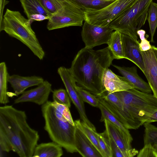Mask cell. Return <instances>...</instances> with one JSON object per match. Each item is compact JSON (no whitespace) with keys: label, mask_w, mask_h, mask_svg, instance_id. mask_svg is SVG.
I'll return each instance as SVG.
<instances>
[{"label":"cell","mask_w":157,"mask_h":157,"mask_svg":"<svg viewBox=\"0 0 157 157\" xmlns=\"http://www.w3.org/2000/svg\"><path fill=\"white\" fill-rule=\"evenodd\" d=\"M62 148L53 141L41 143L36 146L33 157H60L63 154Z\"/></svg>","instance_id":"obj_21"},{"label":"cell","mask_w":157,"mask_h":157,"mask_svg":"<svg viewBox=\"0 0 157 157\" xmlns=\"http://www.w3.org/2000/svg\"><path fill=\"white\" fill-rule=\"evenodd\" d=\"M113 66L118 70L123 77L134 86L135 88L144 93L151 92L152 90L149 84L138 75L136 67H126L117 65H113Z\"/></svg>","instance_id":"obj_20"},{"label":"cell","mask_w":157,"mask_h":157,"mask_svg":"<svg viewBox=\"0 0 157 157\" xmlns=\"http://www.w3.org/2000/svg\"><path fill=\"white\" fill-rule=\"evenodd\" d=\"M74 122L76 127L85 135L101 155L102 157H106L105 153L100 147L96 134L97 132L93 130L83 122H81L79 120H75Z\"/></svg>","instance_id":"obj_26"},{"label":"cell","mask_w":157,"mask_h":157,"mask_svg":"<svg viewBox=\"0 0 157 157\" xmlns=\"http://www.w3.org/2000/svg\"><path fill=\"white\" fill-rule=\"evenodd\" d=\"M98 108L100 109L101 114L100 121H104L105 119L109 120L119 129L126 140L131 144L133 138L129 129L126 128L113 115L100 103Z\"/></svg>","instance_id":"obj_22"},{"label":"cell","mask_w":157,"mask_h":157,"mask_svg":"<svg viewBox=\"0 0 157 157\" xmlns=\"http://www.w3.org/2000/svg\"><path fill=\"white\" fill-rule=\"evenodd\" d=\"M152 2L153 0H139L111 22L109 26L114 31L138 41L137 31L147 19L148 9Z\"/></svg>","instance_id":"obj_6"},{"label":"cell","mask_w":157,"mask_h":157,"mask_svg":"<svg viewBox=\"0 0 157 157\" xmlns=\"http://www.w3.org/2000/svg\"><path fill=\"white\" fill-rule=\"evenodd\" d=\"M39 0L42 6L50 15V17L57 14V9L51 0Z\"/></svg>","instance_id":"obj_35"},{"label":"cell","mask_w":157,"mask_h":157,"mask_svg":"<svg viewBox=\"0 0 157 157\" xmlns=\"http://www.w3.org/2000/svg\"><path fill=\"white\" fill-rule=\"evenodd\" d=\"M24 12L31 23L48 20L50 16L39 0H20Z\"/></svg>","instance_id":"obj_18"},{"label":"cell","mask_w":157,"mask_h":157,"mask_svg":"<svg viewBox=\"0 0 157 157\" xmlns=\"http://www.w3.org/2000/svg\"><path fill=\"white\" fill-rule=\"evenodd\" d=\"M139 0H116L105 8L98 11H84V21L103 27L109 24Z\"/></svg>","instance_id":"obj_8"},{"label":"cell","mask_w":157,"mask_h":157,"mask_svg":"<svg viewBox=\"0 0 157 157\" xmlns=\"http://www.w3.org/2000/svg\"><path fill=\"white\" fill-rule=\"evenodd\" d=\"M114 59L108 46L98 50L85 47L78 52L69 69L80 87L101 97L106 92L103 83L104 75Z\"/></svg>","instance_id":"obj_1"},{"label":"cell","mask_w":157,"mask_h":157,"mask_svg":"<svg viewBox=\"0 0 157 157\" xmlns=\"http://www.w3.org/2000/svg\"><path fill=\"white\" fill-rule=\"evenodd\" d=\"M152 157H157V144L152 148Z\"/></svg>","instance_id":"obj_38"},{"label":"cell","mask_w":157,"mask_h":157,"mask_svg":"<svg viewBox=\"0 0 157 157\" xmlns=\"http://www.w3.org/2000/svg\"><path fill=\"white\" fill-rule=\"evenodd\" d=\"M52 90V84L47 80L34 88L25 91L14 100V104L31 102L39 105H44L47 101Z\"/></svg>","instance_id":"obj_12"},{"label":"cell","mask_w":157,"mask_h":157,"mask_svg":"<svg viewBox=\"0 0 157 157\" xmlns=\"http://www.w3.org/2000/svg\"><path fill=\"white\" fill-rule=\"evenodd\" d=\"M105 130L112 137L126 157H133L137 155L138 151L133 148L131 144L125 139L119 129L108 120H104Z\"/></svg>","instance_id":"obj_16"},{"label":"cell","mask_w":157,"mask_h":157,"mask_svg":"<svg viewBox=\"0 0 157 157\" xmlns=\"http://www.w3.org/2000/svg\"><path fill=\"white\" fill-rule=\"evenodd\" d=\"M51 102L48 101L41 107L44 121V130L52 141L61 146L67 152L71 153L77 152L75 144L76 125L58 118Z\"/></svg>","instance_id":"obj_5"},{"label":"cell","mask_w":157,"mask_h":157,"mask_svg":"<svg viewBox=\"0 0 157 157\" xmlns=\"http://www.w3.org/2000/svg\"><path fill=\"white\" fill-rule=\"evenodd\" d=\"M25 112L12 105L0 107V132L9 140L12 151L20 157H32L39 139L28 124Z\"/></svg>","instance_id":"obj_2"},{"label":"cell","mask_w":157,"mask_h":157,"mask_svg":"<svg viewBox=\"0 0 157 157\" xmlns=\"http://www.w3.org/2000/svg\"><path fill=\"white\" fill-rule=\"evenodd\" d=\"M144 135V145L153 147L157 144V127L150 123H145Z\"/></svg>","instance_id":"obj_27"},{"label":"cell","mask_w":157,"mask_h":157,"mask_svg":"<svg viewBox=\"0 0 157 157\" xmlns=\"http://www.w3.org/2000/svg\"><path fill=\"white\" fill-rule=\"evenodd\" d=\"M76 89L84 102L88 103L93 107H98L99 104L98 97L77 85L76 86Z\"/></svg>","instance_id":"obj_29"},{"label":"cell","mask_w":157,"mask_h":157,"mask_svg":"<svg viewBox=\"0 0 157 157\" xmlns=\"http://www.w3.org/2000/svg\"><path fill=\"white\" fill-rule=\"evenodd\" d=\"M84 21L81 36L85 47L93 48L103 44H107L114 30L109 26L103 27Z\"/></svg>","instance_id":"obj_10"},{"label":"cell","mask_w":157,"mask_h":157,"mask_svg":"<svg viewBox=\"0 0 157 157\" xmlns=\"http://www.w3.org/2000/svg\"><path fill=\"white\" fill-rule=\"evenodd\" d=\"M0 152H8L12 151L11 145L9 140L2 132H0Z\"/></svg>","instance_id":"obj_36"},{"label":"cell","mask_w":157,"mask_h":157,"mask_svg":"<svg viewBox=\"0 0 157 157\" xmlns=\"http://www.w3.org/2000/svg\"><path fill=\"white\" fill-rule=\"evenodd\" d=\"M100 103L113 115L127 129H135L133 121L120 99L114 93L98 97Z\"/></svg>","instance_id":"obj_11"},{"label":"cell","mask_w":157,"mask_h":157,"mask_svg":"<svg viewBox=\"0 0 157 157\" xmlns=\"http://www.w3.org/2000/svg\"><path fill=\"white\" fill-rule=\"evenodd\" d=\"M57 13L48 19V30L71 26H82L84 21L83 11L70 0H51Z\"/></svg>","instance_id":"obj_7"},{"label":"cell","mask_w":157,"mask_h":157,"mask_svg":"<svg viewBox=\"0 0 157 157\" xmlns=\"http://www.w3.org/2000/svg\"><path fill=\"white\" fill-rule=\"evenodd\" d=\"M131 118L135 129L143 125L157 111V98L153 94L134 88L114 93Z\"/></svg>","instance_id":"obj_4"},{"label":"cell","mask_w":157,"mask_h":157,"mask_svg":"<svg viewBox=\"0 0 157 157\" xmlns=\"http://www.w3.org/2000/svg\"><path fill=\"white\" fill-rule=\"evenodd\" d=\"M75 144L77 152L83 157H102L91 142L80 129L76 127Z\"/></svg>","instance_id":"obj_19"},{"label":"cell","mask_w":157,"mask_h":157,"mask_svg":"<svg viewBox=\"0 0 157 157\" xmlns=\"http://www.w3.org/2000/svg\"><path fill=\"white\" fill-rule=\"evenodd\" d=\"M144 67L143 73L147 78L153 95L157 98V61L152 48L141 51Z\"/></svg>","instance_id":"obj_13"},{"label":"cell","mask_w":157,"mask_h":157,"mask_svg":"<svg viewBox=\"0 0 157 157\" xmlns=\"http://www.w3.org/2000/svg\"><path fill=\"white\" fill-rule=\"evenodd\" d=\"M101 133L108 143L113 154V157H126L125 154L120 150L112 137L105 130Z\"/></svg>","instance_id":"obj_31"},{"label":"cell","mask_w":157,"mask_h":157,"mask_svg":"<svg viewBox=\"0 0 157 157\" xmlns=\"http://www.w3.org/2000/svg\"><path fill=\"white\" fill-rule=\"evenodd\" d=\"M121 34L119 31H113L107 44L114 59H119L124 58Z\"/></svg>","instance_id":"obj_24"},{"label":"cell","mask_w":157,"mask_h":157,"mask_svg":"<svg viewBox=\"0 0 157 157\" xmlns=\"http://www.w3.org/2000/svg\"><path fill=\"white\" fill-rule=\"evenodd\" d=\"M31 23L19 11L7 9L0 22V31H4L10 36L20 41L42 60L45 53L31 27Z\"/></svg>","instance_id":"obj_3"},{"label":"cell","mask_w":157,"mask_h":157,"mask_svg":"<svg viewBox=\"0 0 157 157\" xmlns=\"http://www.w3.org/2000/svg\"><path fill=\"white\" fill-rule=\"evenodd\" d=\"M157 121V111L154 113L146 121V122L150 123Z\"/></svg>","instance_id":"obj_37"},{"label":"cell","mask_w":157,"mask_h":157,"mask_svg":"<svg viewBox=\"0 0 157 157\" xmlns=\"http://www.w3.org/2000/svg\"><path fill=\"white\" fill-rule=\"evenodd\" d=\"M57 73L65 87L71 100L77 109L82 121L96 131L95 126L86 116L84 101L76 90V82L69 68L63 66L59 67L57 69Z\"/></svg>","instance_id":"obj_9"},{"label":"cell","mask_w":157,"mask_h":157,"mask_svg":"<svg viewBox=\"0 0 157 157\" xmlns=\"http://www.w3.org/2000/svg\"><path fill=\"white\" fill-rule=\"evenodd\" d=\"M83 11L101 10L116 0H70Z\"/></svg>","instance_id":"obj_23"},{"label":"cell","mask_w":157,"mask_h":157,"mask_svg":"<svg viewBox=\"0 0 157 157\" xmlns=\"http://www.w3.org/2000/svg\"><path fill=\"white\" fill-rule=\"evenodd\" d=\"M52 92L53 101L70 108L71 99L66 90L60 88L54 90Z\"/></svg>","instance_id":"obj_30"},{"label":"cell","mask_w":157,"mask_h":157,"mask_svg":"<svg viewBox=\"0 0 157 157\" xmlns=\"http://www.w3.org/2000/svg\"><path fill=\"white\" fill-rule=\"evenodd\" d=\"M145 31L144 30L139 29L137 31L138 36L140 38L141 41L139 43L141 51H145L150 49L151 48L150 41L145 37Z\"/></svg>","instance_id":"obj_34"},{"label":"cell","mask_w":157,"mask_h":157,"mask_svg":"<svg viewBox=\"0 0 157 157\" xmlns=\"http://www.w3.org/2000/svg\"><path fill=\"white\" fill-rule=\"evenodd\" d=\"M52 105L66 119L67 121L73 125L75 124L71 116L69 108L63 104L53 101L51 102Z\"/></svg>","instance_id":"obj_32"},{"label":"cell","mask_w":157,"mask_h":157,"mask_svg":"<svg viewBox=\"0 0 157 157\" xmlns=\"http://www.w3.org/2000/svg\"><path fill=\"white\" fill-rule=\"evenodd\" d=\"M9 74L5 62L0 63V103L6 104L9 102L8 94V83Z\"/></svg>","instance_id":"obj_25"},{"label":"cell","mask_w":157,"mask_h":157,"mask_svg":"<svg viewBox=\"0 0 157 157\" xmlns=\"http://www.w3.org/2000/svg\"><path fill=\"white\" fill-rule=\"evenodd\" d=\"M121 38L124 58L135 63L143 73L144 63L140 43L124 34L122 33Z\"/></svg>","instance_id":"obj_14"},{"label":"cell","mask_w":157,"mask_h":157,"mask_svg":"<svg viewBox=\"0 0 157 157\" xmlns=\"http://www.w3.org/2000/svg\"><path fill=\"white\" fill-rule=\"evenodd\" d=\"M96 134L98 137L100 147L105 153L106 157H113V154L108 143L101 133Z\"/></svg>","instance_id":"obj_33"},{"label":"cell","mask_w":157,"mask_h":157,"mask_svg":"<svg viewBox=\"0 0 157 157\" xmlns=\"http://www.w3.org/2000/svg\"><path fill=\"white\" fill-rule=\"evenodd\" d=\"M44 81L42 77L36 75L23 76L13 75H9L8 78V82L16 96L21 94L29 87L39 85Z\"/></svg>","instance_id":"obj_17"},{"label":"cell","mask_w":157,"mask_h":157,"mask_svg":"<svg viewBox=\"0 0 157 157\" xmlns=\"http://www.w3.org/2000/svg\"><path fill=\"white\" fill-rule=\"evenodd\" d=\"M147 20L151 35V40L154 42L153 37L157 27V3H151L148 10Z\"/></svg>","instance_id":"obj_28"},{"label":"cell","mask_w":157,"mask_h":157,"mask_svg":"<svg viewBox=\"0 0 157 157\" xmlns=\"http://www.w3.org/2000/svg\"><path fill=\"white\" fill-rule=\"evenodd\" d=\"M152 47L157 61V47L154 46H152Z\"/></svg>","instance_id":"obj_39"},{"label":"cell","mask_w":157,"mask_h":157,"mask_svg":"<svg viewBox=\"0 0 157 157\" xmlns=\"http://www.w3.org/2000/svg\"><path fill=\"white\" fill-rule=\"evenodd\" d=\"M103 83L106 91L109 93L135 88L134 86L124 77L117 75L109 68L105 71Z\"/></svg>","instance_id":"obj_15"}]
</instances>
